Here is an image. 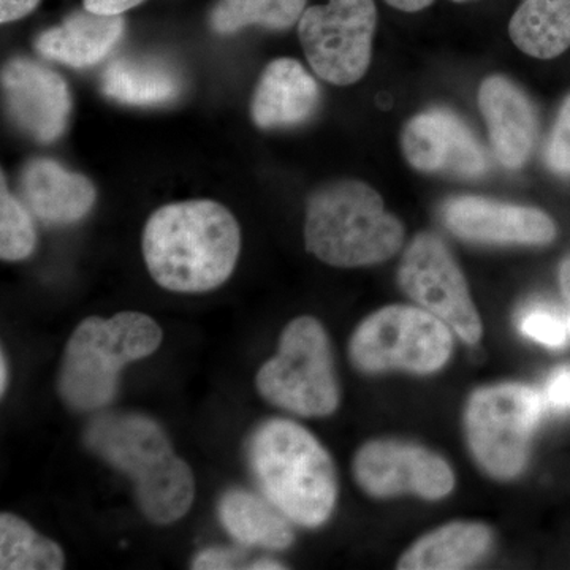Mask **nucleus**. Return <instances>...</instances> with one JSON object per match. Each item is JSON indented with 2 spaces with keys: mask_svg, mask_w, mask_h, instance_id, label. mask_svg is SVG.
<instances>
[{
  "mask_svg": "<svg viewBox=\"0 0 570 570\" xmlns=\"http://www.w3.org/2000/svg\"><path fill=\"white\" fill-rule=\"evenodd\" d=\"M401 148L411 167L422 174L478 178L489 170V160L475 135L445 108H433L412 118L401 135Z\"/></svg>",
  "mask_w": 570,
  "mask_h": 570,
  "instance_id": "13",
  "label": "nucleus"
},
{
  "mask_svg": "<svg viewBox=\"0 0 570 570\" xmlns=\"http://www.w3.org/2000/svg\"><path fill=\"white\" fill-rule=\"evenodd\" d=\"M2 92L10 121L32 140L50 145L66 132L73 102L58 71L17 56L2 67Z\"/></svg>",
  "mask_w": 570,
  "mask_h": 570,
  "instance_id": "12",
  "label": "nucleus"
},
{
  "mask_svg": "<svg viewBox=\"0 0 570 570\" xmlns=\"http://www.w3.org/2000/svg\"><path fill=\"white\" fill-rule=\"evenodd\" d=\"M493 535L485 524L452 523L430 532L401 558L403 570L466 569L489 553Z\"/></svg>",
  "mask_w": 570,
  "mask_h": 570,
  "instance_id": "21",
  "label": "nucleus"
},
{
  "mask_svg": "<svg viewBox=\"0 0 570 570\" xmlns=\"http://www.w3.org/2000/svg\"><path fill=\"white\" fill-rule=\"evenodd\" d=\"M376 28L374 0H328L325 6L305 10L298 21V37L311 69L321 80L351 86L370 69Z\"/></svg>",
  "mask_w": 570,
  "mask_h": 570,
  "instance_id": "9",
  "label": "nucleus"
},
{
  "mask_svg": "<svg viewBox=\"0 0 570 570\" xmlns=\"http://www.w3.org/2000/svg\"><path fill=\"white\" fill-rule=\"evenodd\" d=\"M163 330L154 318L124 311L89 317L71 333L59 370L58 392L73 411H99L112 403L122 367L154 354Z\"/></svg>",
  "mask_w": 570,
  "mask_h": 570,
  "instance_id": "5",
  "label": "nucleus"
},
{
  "mask_svg": "<svg viewBox=\"0 0 570 570\" xmlns=\"http://www.w3.org/2000/svg\"><path fill=\"white\" fill-rule=\"evenodd\" d=\"M560 283L562 295L566 299V314H568V321L570 326V255L562 262L560 272Z\"/></svg>",
  "mask_w": 570,
  "mask_h": 570,
  "instance_id": "33",
  "label": "nucleus"
},
{
  "mask_svg": "<svg viewBox=\"0 0 570 570\" xmlns=\"http://www.w3.org/2000/svg\"><path fill=\"white\" fill-rule=\"evenodd\" d=\"M520 332L547 347H562L569 343L568 314L547 303H532L517 318Z\"/></svg>",
  "mask_w": 570,
  "mask_h": 570,
  "instance_id": "26",
  "label": "nucleus"
},
{
  "mask_svg": "<svg viewBox=\"0 0 570 570\" xmlns=\"http://www.w3.org/2000/svg\"><path fill=\"white\" fill-rule=\"evenodd\" d=\"M245 553L235 549H208L198 553L193 561L197 570L245 569Z\"/></svg>",
  "mask_w": 570,
  "mask_h": 570,
  "instance_id": "27",
  "label": "nucleus"
},
{
  "mask_svg": "<svg viewBox=\"0 0 570 570\" xmlns=\"http://www.w3.org/2000/svg\"><path fill=\"white\" fill-rule=\"evenodd\" d=\"M450 326L423 307L389 306L365 318L352 335L348 355L365 373L406 370L430 374L452 355Z\"/></svg>",
  "mask_w": 570,
  "mask_h": 570,
  "instance_id": "7",
  "label": "nucleus"
},
{
  "mask_svg": "<svg viewBox=\"0 0 570 570\" xmlns=\"http://www.w3.org/2000/svg\"><path fill=\"white\" fill-rule=\"evenodd\" d=\"M356 482L374 498L414 493L441 499L453 490L452 469L436 453L397 441L367 442L354 461Z\"/></svg>",
  "mask_w": 570,
  "mask_h": 570,
  "instance_id": "11",
  "label": "nucleus"
},
{
  "mask_svg": "<svg viewBox=\"0 0 570 570\" xmlns=\"http://www.w3.org/2000/svg\"><path fill=\"white\" fill-rule=\"evenodd\" d=\"M553 132L560 134L561 137L570 141V96L564 100V104H562Z\"/></svg>",
  "mask_w": 570,
  "mask_h": 570,
  "instance_id": "32",
  "label": "nucleus"
},
{
  "mask_svg": "<svg viewBox=\"0 0 570 570\" xmlns=\"http://www.w3.org/2000/svg\"><path fill=\"white\" fill-rule=\"evenodd\" d=\"M404 227L381 195L358 179L324 184L307 198L305 242L337 268L382 264L400 250Z\"/></svg>",
  "mask_w": 570,
  "mask_h": 570,
  "instance_id": "4",
  "label": "nucleus"
},
{
  "mask_svg": "<svg viewBox=\"0 0 570 570\" xmlns=\"http://www.w3.org/2000/svg\"><path fill=\"white\" fill-rule=\"evenodd\" d=\"M479 108L499 163L509 170L530 159L538 134L534 105L515 82L491 75L479 88Z\"/></svg>",
  "mask_w": 570,
  "mask_h": 570,
  "instance_id": "16",
  "label": "nucleus"
},
{
  "mask_svg": "<svg viewBox=\"0 0 570 570\" xmlns=\"http://www.w3.org/2000/svg\"><path fill=\"white\" fill-rule=\"evenodd\" d=\"M126 32L122 14H99L75 10L61 24L40 32L33 47L41 58L71 69H91L105 61Z\"/></svg>",
  "mask_w": 570,
  "mask_h": 570,
  "instance_id": "18",
  "label": "nucleus"
},
{
  "mask_svg": "<svg viewBox=\"0 0 570 570\" xmlns=\"http://www.w3.org/2000/svg\"><path fill=\"white\" fill-rule=\"evenodd\" d=\"M0 184V257L3 262L26 261L37 246L33 214L20 197L11 194L3 174Z\"/></svg>",
  "mask_w": 570,
  "mask_h": 570,
  "instance_id": "25",
  "label": "nucleus"
},
{
  "mask_svg": "<svg viewBox=\"0 0 570 570\" xmlns=\"http://www.w3.org/2000/svg\"><path fill=\"white\" fill-rule=\"evenodd\" d=\"M219 519L225 531L243 546L284 550L294 543L287 517L268 499L250 491H225L219 501Z\"/></svg>",
  "mask_w": 570,
  "mask_h": 570,
  "instance_id": "20",
  "label": "nucleus"
},
{
  "mask_svg": "<svg viewBox=\"0 0 570 570\" xmlns=\"http://www.w3.org/2000/svg\"><path fill=\"white\" fill-rule=\"evenodd\" d=\"M543 401L558 412L570 411V366H561L547 382Z\"/></svg>",
  "mask_w": 570,
  "mask_h": 570,
  "instance_id": "28",
  "label": "nucleus"
},
{
  "mask_svg": "<svg viewBox=\"0 0 570 570\" xmlns=\"http://www.w3.org/2000/svg\"><path fill=\"white\" fill-rule=\"evenodd\" d=\"M63 566L66 554L58 543L13 513L0 515V569L61 570Z\"/></svg>",
  "mask_w": 570,
  "mask_h": 570,
  "instance_id": "24",
  "label": "nucleus"
},
{
  "mask_svg": "<svg viewBox=\"0 0 570 570\" xmlns=\"http://www.w3.org/2000/svg\"><path fill=\"white\" fill-rule=\"evenodd\" d=\"M18 193L33 216L48 225L80 223L97 202L96 186L88 176L67 170L48 157L22 165Z\"/></svg>",
  "mask_w": 570,
  "mask_h": 570,
  "instance_id": "15",
  "label": "nucleus"
},
{
  "mask_svg": "<svg viewBox=\"0 0 570 570\" xmlns=\"http://www.w3.org/2000/svg\"><path fill=\"white\" fill-rule=\"evenodd\" d=\"M397 279L417 305L441 318L461 340L478 343L482 321L460 266L441 239L419 235L404 253Z\"/></svg>",
  "mask_w": 570,
  "mask_h": 570,
  "instance_id": "10",
  "label": "nucleus"
},
{
  "mask_svg": "<svg viewBox=\"0 0 570 570\" xmlns=\"http://www.w3.org/2000/svg\"><path fill=\"white\" fill-rule=\"evenodd\" d=\"M99 86L112 102L157 108L183 96L184 77L174 62L160 56L124 55L105 66Z\"/></svg>",
  "mask_w": 570,
  "mask_h": 570,
  "instance_id": "19",
  "label": "nucleus"
},
{
  "mask_svg": "<svg viewBox=\"0 0 570 570\" xmlns=\"http://www.w3.org/2000/svg\"><path fill=\"white\" fill-rule=\"evenodd\" d=\"M546 401L538 390L523 384L480 389L469 400V448L480 466L493 478H517L527 466L532 433Z\"/></svg>",
  "mask_w": 570,
  "mask_h": 570,
  "instance_id": "8",
  "label": "nucleus"
},
{
  "mask_svg": "<svg viewBox=\"0 0 570 570\" xmlns=\"http://www.w3.org/2000/svg\"><path fill=\"white\" fill-rule=\"evenodd\" d=\"M86 448L129 475L142 515L151 523H175L193 508V469L176 455L156 420L141 414H104L85 431Z\"/></svg>",
  "mask_w": 570,
  "mask_h": 570,
  "instance_id": "2",
  "label": "nucleus"
},
{
  "mask_svg": "<svg viewBox=\"0 0 570 570\" xmlns=\"http://www.w3.org/2000/svg\"><path fill=\"white\" fill-rule=\"evenodd\" d=\"M318 104L316 78L296 59L277 58L258 77L249 112L258 129H284L309 121Z\"/></svg>",
  "mask_w": 570,
  "mask_h": 570,
  "instance_id": "17",
  "label": "nucleus"
},
{
  "mask_svg": "<svg viewBox=\"0 0 570 570\" xmlns=\"http://www.w3.org/2000/svg\"><path fill=\"white\" fill-rule=\"evenodd\" d=\"M442 217L452 234L469 242L542 246L557 236V225L549 214L493 198H450L442 208Z\"/></svg>",
  "mask_w": 570,
  "mask_h": 570,
  "instance_id": "14",
  "label": "nucleus"
},
{
  "mask_svg": "<svg viewBox=\"0 0 570 570\" xmlns=\"http://www.w3.org/2000/svg\"><path fill=\"white\" fill-rule=\"evenodd\" d=\"M257 390L276 407L324 417L340 406L332 344L321 322L298 317L285 326L279 351L261 367Z\"/></svg>",
  "mask_w": 570,
  "mask_h": 570,
  "instance_id": "6",
  "label": "nucleus"
},
{
  "mask_svg": "<svg viewBox=\"0 0 570 570\" xmlns=\"http://www.w3.org/2000/svg\"><path fill=\"white\" fill-rule=\"evenodd\" d=\"M145 0H82V7L92 13L124 14Z\"/></svg>",
  "mask_w": 570,
  "mask_h": 570,
  "instance_id": "30",
  "label": "nucleus"
},
{
  "mask_svg": "<svg viewBox=\"0 0 570 570\" xmlns=\"http://www.w3.org/2000/svg\"><path fill=\"white\" fill-rule=\"evenodd\" d=\"M242 250L234 214L213 200L165 205L142 230V257L160 287L204 294L227 283Z\"/></svg>",
  "mask_w": 570,
  "mask_h": 570,
  "instance_id": "1",
  "label": "nucleus"
},
{
  "mask_svg": "<svg viewBox=\"0 0 570 570\" xmlns=\"http://www.w3.org/2000/svg\"><path fill=\"white\" fill-rule=\"evenodd\" d=\"M509 33L524 55L558 58L570 48V0H523L509 22Z\"/></svg>",
  "mask_w": 570,
  "mask_h": 570,
  "instance_id": "22",
  "label": "nucleus"
},
{
  "mask_svg": "<svg viewBox=\"0 0 570 570\" xmlns=\"http://www.w3.org/2000/svg\"><path fill=\"white\" fill-rule=\"evenodd\" d=\"M247 459L264 497L288 520L317 528L332 517L335 464L305 428L284 419L262 423L250 436Z\"/></svg>",
  "mask_w": 570,
  "mask_h": 570,
  "instance_id": "3",
  "label": "nucleus"
},
{
  "mask_svg": "<svg viewBox=\"0 0 570 570\" xmlns=\"http://www.w3.org/2000/svg\"><path fill=\"white\" fill-rule=\"evenodd\" d=\"M40 0H0V22H13L31 14Z\"/></svg>",
  "mask_w": 570,
  "mask_h": 570,
  "instance_id": "29",
  "label": "nucleus"
},
{
  "mask_svg": "<svg viewBox=\"0 0 570 570\" xmlns=\"http://www.w3.org/2000/svg\"><path fill=\"white\" fill-rule=\"evenodd\" d=\"M393 9L406 11V13H415L428 9L434 0H385Z\"/></svg>",
  "mask_w": 570,
  "mask_h": 570,
  "instance_id": "31",
  "label": "nucleus"
},
{
  "mask_svg": "<svg viewBox=\"0 0 570 570\" xmlns=\"http://www.w3.org/2000/svg\"><path fill=\"white\" fill-rule=\"evenodd\" d=\"M250 570H277V569H285L284 564H281L279 561L275 560H268V558H265V560H258L253 562V564L249 566Z\"/></svg>",
  "mask_w": 570,
  "mask_h": 570,
  "instance_id": "35",
  "label": "nucleus"
},
{
  "mask_svg": "<svg viewBox=\"0 0 570 570\" xmlns=\"http://www.w3.org/2000/svg\"><path fill=\"white\" fill-rule=\"evenodd\" d=\"M306 3L307 0H216L208 13V28L216 36H234L253 26L288 31L298 24Z\"/></svg>",
  "mask_w": 570,
  "mask_h": 570,
  "instance_id": "23",
  "label": "nucleus"
},
{
  "mask_svg": "<svg viewBox=\"0 0 570 570\" xmlns=\"http://www.w3.org/2000/svg\"><path fill=\"white\" fill-rule=\"evenodd\" d=\"M9 363H7L6 352L2 351V358H0V392L6 393L7 385H9Z\"/></svg>",
  "mask_w": 570,
  "mask_h": 570,
  "instance_id": "34",
  "label": "nucleus"
},
{
  "mask_svg": "<svg viewBox=\"0 0 570 570\" xmlns=\"http://www.w3.org/2000/svg\"><path fill=\"white\" fill-rule=\"evenodd\" d=\"M452 2L466 3V2H472V0H452Z\"/></svg>",
  "mask_w": 570,
  "mask_h": 570,
  "instance_id": "36",
  "label": "nucleus"
}]
</instances>
